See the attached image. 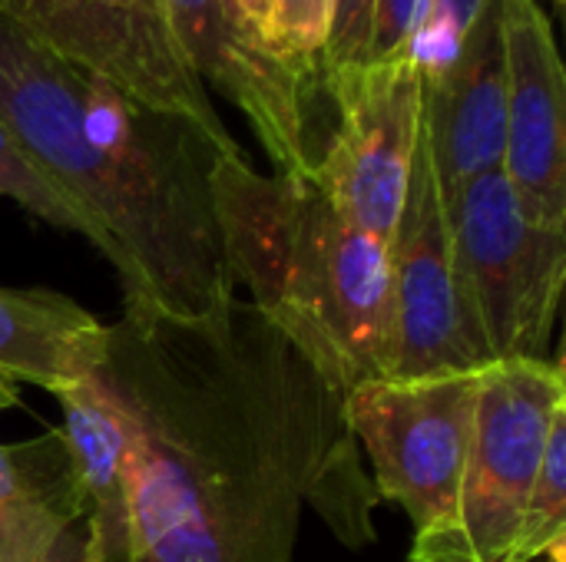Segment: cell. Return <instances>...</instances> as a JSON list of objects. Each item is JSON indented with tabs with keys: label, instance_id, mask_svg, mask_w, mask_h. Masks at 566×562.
Listing matches in <instances>:
<instances>
[{
	"label": "cell",
	"instance_id": "cell-21",
	"mask_svg": "<svg viewBox=\"0 0 566 562\" xmlns=\"http://www.w3.org/2000/svg\"><path fill=\"white\" fill-rule=\"evenodd\" d=\"M368 23H371V0H338L332 43L325 50V60H322V76L365 66Z\"/></svg>",
	"mask_w": 566,
	"mask_h": 562
},
{
	"label": "cell",
	"instance_id": "cell-24",
	"mask_svg": "<svg viewBox=\"0 0 566 562\" xmlns=\"http://www.w3.org/2000/svg\"><path fill=\"white\" fill-rule=\"evenodd\" d=\"M551 3H557V7H564V0H551Z\"/></svg>",
	"mask_w": 566,
	"mask_h": 562
},
{
	"label": "cell",
	"instance_id": "cell-1",
	"mask_svg": "<svg viewBox=\"0 0 566 562\" xmlns=\"http://www.w3.org/2000/svg\"><path fill=\"white\" fill-rule=\"evenodd\" d=\"M93 378L126 437L133 562H295L308 510L342 547L375 543L345 394L249 301L123 315Z\"/></svg>",
	"mask_w": 566,
	"mask_h": 562
},
{
	"label": "cell",
	"instance_id": "cell-25",
	"mask_svg": "<svg viewBox=\"0 0 566 562\" xmlns=\"http://www.w3.org/2000/svg\"><path fill=\"white\" fill-rule=\"evenodd\" d=\"M0 562H7V560H3V553H0Z\"/></svg>",
	"mask_w": 566,
	"mask_h": 562
},
{
	"label": "cell",
	"instance_id": "cell-5",
	"mask_svg": "<svg viewBox=\"0 0 566 562\" xmlns=\"http://www.w3.org/2000/svg\"><path fill=\"white\" fill-rule=\"evenodd\" d=\"M458 268L494 361H547L566 285V229L524 215L504 169L448 199Z\"/></svg>",
	"mask_w": 566,
	"mask_h": 562
},
{
	"label": "cell",
	"instance_id": "cell-26",
	"mask_svg": "<svg viewBox=\"0 0 566 562\" xmlns=\"http://www.w3.org/2000/svg\"><path fill=\"white\" fill-rule=\"evenodd\" d=\"M544 562H551V560H544Z\"/></svg>",
	"mask_w": 566,
	"mask_h": 562
},
{
	"label": "cell",
	"instance_id": "cell-22",
	"mask_svg": "<svg viewBox=\"0 0 566 562\" xmlns=\"http://www.w3.org/2000/svg\"><path fill=\"white\" fill-rule=\"evenodd\" d=\"M269 3L272 0H229L235 20L242 23V30L249 36H255L262 43V30H265V17H269ZM265 46V43H262Z\"/></svg>",
	"mask_w": 566,
	"mask_h": 562
},
{
	"label": "cell",
	"instance_id": "cell-19",
	"mask_svg": "<svg viewBox=\"0 0 566 562\" xmlns=\"http://www.w3.org/2000/svg\"><path fill=\"white\" fill-rule=\"evenodd\" d=\"M484 3L488 0H428V17L415 40V60L424 76L441 70L454 56Z\"/></svg>",
	"mask_w": 566,
	"mask_h": 562
},
{
	"label": "cell",
	"instance_id": "cell-2",
	"mask_svg": "<svg viewBox=\"0 0 566 562\" xmlns=\"http://www.w3.org/2000/svg\"><path fill=\"white\" fill-rule=\"evenodd\" d=\"M0 123L40 179L96 232L123 315L199 321L235 298L209 166L219 152L179 119L50 56L0 17Z\"/></svg>",
	"mask_w": 566,
	"mask_h": 562
},
{
	"label": "cell",
	"instance_id": "cell-13",
	"mask_svg": "<svg viewBox=\"0 0 566 562\" xmlns=\"http://www.w3.org/2000/svg\"><path fill=\"white\" fill-rule=\"evenodd\" d=\"M63 411V450L86 523L83 562H133L126 437L96 378L56 394Z\"/></svg>",
	"mask_w": 566,
	"mask_h": 562
},
{
	"label": "cell",
	"instance_id": "cell-15",
	"mask_svg": "<svg viewBox=\"0 0 566 562\" xmlns=\"http://www.w3.org/2000/svg\"><path fill=\"white\" fill-rule=\"evenodd\" d=\"M63 441V437H60ZM80 520V497L66 450L53 460L43 444H0V553L7 562H60L63 540Z\"/></svg>",
	"mask_w": 566,
	"mask_h": 562
},
{
	"label": "cell",
	"instance_id": "cell-18",
	"mask_svg": "<svg viewBox=\"0 0 566 562\" xmlns=\"http://www.w3.org/2000/svg\"><path fill=\"white\" fill-rule=\"evenodd\" d=\"M0 199L17 202L30 215L43 219V222H50V225H56L63 232L83 235L96 248V232L90 229V222L40 179V172L27 162V156L10 139V132L3 129V123H0Z\"/></svg>",
	"mask_w": 566,
	"mask_h": 562
},
{
	"label": "cell",
	"instance_id": "cell-7",
	"mask_svg": "<svg viewBox=\"0 0 566 562\" xmlns=\"http://www.w3.org/2000/svg\"><path fill=\"white\" fill-rule=\"evenodd\" d=\"M481 371L381 378L345 394V421L371 464L378 500L398 503L415 543L441 537L471 450Z\"/></svg>",
	"mask_w": 566,
	"mask_h": 562
},
{
	"label": "cell",
	"instance_id": "cell-20",
	"mask_svg": "<svg viewBox=\"0 0 566 562\" xmlns=\"http://www.w3.org/2000/svg\"><path fill=\"white\" fill-rule=\"evenodd\" d=\"M428 17V0H371L365 63L415 56V40Z\"/></svg>",
	"mask_w": 566,
	"mask_h": 562
},
{
	"label": "cell",
	"instance_id": "cell-10",
	"mask_svg": "<svg viewBox=\"0 0 566 562\" xmlns=\"http://www.w3.org/2000/svg\"><path fill=\"white\" fill-rule=\"evenodd\" d=\"M179 53L202 86H216L255 129L285 176H315V96L322 83L272 56L242 30L229 0H163Z\"/></svg>",
	"mask_w": 566,
	"mask_h": 562
},
{
	"label": "cell",
	"instance_id": "cell-14",
	"mask_svg": "<svg viewBox=\"0 0 566 562\" xmlns=\"http://www.w3.org/2000/svg\"><path fill=\"white\" fill-rule=\"evenodd\" d=\"M109 325L46 288L0 285V381L33 384L53 397L90 381L106 354Z\"/></svg>",
	"mask_w": 566,
	"mask_h": 562
},
{
	"label": "cell",
	"instance_id": "cell-17",
	"mask_svg": "<svg viewBox=\"0 0 566 562\" xmlns=\"http://www.w3.org/2000/svg\"><path fill=\"white\" fill-rule=\"evenodd\" d=\"M338 0H272L262 43L292 70L322 83V60L332 43Z\"/></svg>",
	"mask_w": 566,
	"mask_h": 562
},
{
	"label": "cell",
	"instance_id": "cell-23",
	"mask_svg": "<svg viewBox=\"0 0 566 562\" xmlns=\"http://www.w3.org/2000/svg\"><path fill=\"white\" fill-rule=\"evenodd\" d=\"M17 404H20V391H17L13 384L0 381V411H10V407H17Z\"/></svg>",
	"mask_w": 566,
	"mask_h": 562
},
{
	"label": "cell",
	"instance_id": "cell-4",
	"mask_svg": "<svg viewBox=\"0 0 566 562\" xmlns=\"http://www.w3.org/2000/svg\"><path fill=\"white\" fill-rule=\"evenodd\" d=\"M560 407H566L560 358L484 368L454 520L434 540H411L405 562H517L527 497Z\"/></svg>",
	"mask_w": 566,
	"mask_h": 562
},
{
	"label": "cell",
	"instance_id": "cell-9",
	"mask_svg": "<svg viewBox=\"0 0 566 562\" xmlns=\"http://www.w3.org/2000/svg\"><path fill=\"white\" fill-rule=\"evenodd\" d=\"M395 282V374L424 378L484 371L494 364L458 268L448 202L421 129L408 195L391 235Z\"/></svg>",
	"mask_w": 566,
	"mask_h": 562
},
{
	"label": "cell",
	"instance_id": "cell-8",
	"mask_svg": "<svg viewBox=\"0 0 566 562\" xmlns=\"http://www.w3.org/2000/svg\"><path fill=\"white\" fill-rule=\"evenodd\" d=\"M335 126L312 182L355 229L391 245L421 139L424 73L415 56L322 76Z\"/></svg>",
	"mask_w": 566,
	"mask_h": 562
},
{
	"label": "cell",
	"instance_id": "cell-12",
	"mask_svg": "<svg viewBox=\"0 0 566 562\" xmlns=\"http://www.w3.org/2000/svg\"><path fill=\"white\" fill-rule=\"evenodd\" d=\"M421 129L444 202L471 179L501 169L507 129L501 0H488L454 56L424 76Z\"/></svg>",
	"mask_w": 566,
	"mask_h": 562
},
{
	"label": "cell",
	"instance_id": "cell-6",
	"mask_svg": "<svg viewBox=\"0 0 566 562\" xmlns=\"http://www.w3.org/2000/svg\"><path fill=\"white\" fill-rule=\"evenodd\" d=\"M0 17L50 56L159 116L186 123L212 152H242L209 89L179 53L163 0H0Z\"/></svg>",
	"mask_w": 566,
	"mask_h": 562
},
{
	"label": "cell",
	"instance_id": "cell-11",
	"mask_svg": "<svg viewBox=\"0 0 566 562\" xmlns=\"http://www.w3.org/2000/svg\"><path fill=\"white\" fill-rule=\"evenodd\" d=\"M507 129L504 176L524 215L566 229V79L541 0H501Z\"/></svg>",
	"mask_w": 566,
	"mask_h": 562
},
{
	"label": "cell",
	"instance_id": "cell-3",
	"mask_svg": "<svg viewBox=\"0 0 566 562\" xmlns=\"http://www.w3.org/2000/svg\"><path fill=\"white\" fill-rule=\"evenodd\" d=\"M209 192L226 265L249 305L338 391L395 374L388 242L355 229L312 179L216 156Z\"/></svg>",
	"mask_w": 566,
	"mask_h": 562
},
{
	"label": "cell",
	"instance_id": "cell-16",
	"mask_svg": "<svg viewBox=\"0 0 566 562\" xmlns=\"http://www.w3.org/2000/svg\"><path fill=\"white\" fill-rule=\"evenodd\" d=\"M541 560L566 562V407L551 421L544 460L521 523L517 562Z\"/></svg>",
	"mask_w": 566,
	"mask_h": 562
}]
</instances>
